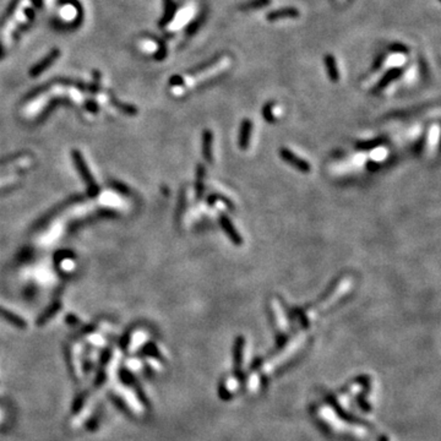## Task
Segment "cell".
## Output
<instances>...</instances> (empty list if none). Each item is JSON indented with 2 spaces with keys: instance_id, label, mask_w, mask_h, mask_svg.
<instances>
[{
  "instance_id": "cell-8",
  "label": "cell",
  "mask_w": 441,
  "mask_h": 441,
  "mask_svg": "<svg viewBox=\"0 0 441 441\" xmlns=\"http://www.w3.org/2000/svg\"><path fill=\"white\" fill-rule=\"evenodd\" d=\"M270 4V0H250L249 2L244 4L242 6V9H246V10H251V9H257V7H262V6H266V5Z\"/></svg>"
},
{
  "instance_id": "cell-1",
  "label": "cell",
  "mask_w": 441,
  "mask_h": 441,
  "mask_svg": "<svg viewBox=\"0 0 441 441\" xmlns=\"http://www.w3.org/2000/svg\"><path fill=\"white\" fill-rule=\"evenodd\" d=\"M281 156H282V158L285 159L286 162H288L290 164H292V166L295 167V168H298L299 171H301V172L310 171V166H309L308 162H305V161H303V159L299 158L296 154H294L292 151H290V149H287V148L281 149Z\"/></svg>"
},
{
  "instance_id": "cell-4",
  "label": "cell",
  "mask_w": 441,
  "mask_h": 441,
  "mask_svg": "<svg viewBox=\"0 0 441 441\" xmlns=\"http://www.w3.org/2000/svg\"><path fill=\"white\" fill-rule=\"evenodd\" d=\"M325 61H326V66H327V71H329L330 75V79H331V81L337 82L340 79V74L339 70H337L336 60H335V58L332 55H327Z\"/></svg>"
},
{
  "instance_id": "cell-7",
  "label": "cell",
  "mask_w": 441,
  "mask_h": 441,
  "mask_svg": "<svg viewBox=\"0 0 441 441\" xmlns=\"http://www.w3.org/2000/svg\"><path fill=\"white\" fill-rule=\"evenodd\" d=\"M211 143H212V135L210 131H205L203 135V153L206 158L211 159Z\"/></svg>"
},
{
  "instance_id": "cell-5",
  "label": "cell",
  "mask_w": 441,
  "mask_h": 441,
  "mask_svg": "<svg viewBox=\"0 0 441 441\" xmlns=\"http://www.w3.org/2000/svg\"><path fill=\"white\" fill-rule=\"evenodd\" d=\"M221 222H222V226H223L224 231H226L227 233H228V236L231 237L232 241H233L234 243H237V244H241L242 243L241 237H239L238 232H237L236 229L233 228V226H232L231 221H229L227 217H222Z\"/></svg>"
},
{
  "instance_id": "cell-9",
  "label": "cell",
  "mask_w": 441,
  "mask_h": 441,
  "mask_svg": "<svg viewBox=\"0 0 441 441\" xmlns=\"http://www.w3.org/2000/svg\"><path fill=\"white\" fill-rule=\"evenodd\" d=\"M379 441H389V438L385 437V435H383V437H380V439H379Z\"/></svg>"
},
{
  "instance_id": "cell-2",
  "label": "cell",
  "mask_w": 441,
  "mask_h": 441,
  "mask_svg": "<svg viewBox=\"0 0 441 441\" xmlns=\"http://www.w3.org/2000/svg\"><path fill=\"white\" fill-rule=\"evenodd\" d=\"M243 348H244V339L238 337L234 344V371L237 375L241 374L242 362H243Z\"/></svg>"
},
{
  "instance_id": "cell-3",
  "label": "cell",
  "mask_w": 441,
  "mask_h": 441,
  "mask_svg": "<svg viewBox=\"0 0 441 441\" xmlns=\"http://www.w3.org/2000/svg\"><path fill=\"white\" fill-rule=\"evenodd\" d=\"M299 16V11L294 7H286V9H280V10H276V11L270 12L267 15V20L269 21H278V20H282L283 17H298Z\"/></svg>"
},
{
  "instance_id": "cell-6",
  "label": "cell",
  "mask_w": 441,
  "mask_h": 441,
  "mask_svg": "<svg viewBox=\"0 0 441 441\" xmlns=\"http://www.w3.org/2000/svg\"><path fill=\"white\" fill-rule=\"evenodd\" d=\"M251 123L249 120H244L243 125H242V130H241V146L242 148H246L247 144H249V139H250V134H251Z\"/></svg>"
}]
</instances>
